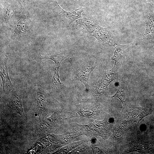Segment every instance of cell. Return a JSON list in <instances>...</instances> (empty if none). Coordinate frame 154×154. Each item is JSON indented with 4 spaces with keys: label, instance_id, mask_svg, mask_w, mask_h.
<instances>
[{
    "label": "cell",
    "instance_id": "obj_13",
    "mask_svg": "<svg viewBox=\"0 0 154 154\" xmlns=\"http://www.w3.org/2000/svg\"><path fill=\"white\" fill-rule=\"evenodd\" d=\"M56 114H53L49 117L42 122L40 128L44 131H47L54 125L56 121Z\"/></svg>",
    "mask_w": 154,
    "mask_h": 154
},
{
    "label": "cell",
    "instance_id": "obj_3",
    "mask_svg": "<svg viewBox=\"0 0 154 154\" xmlns=\"http://www.w3.org/2000/svg\"><path fill=\"white\" fill-rule=\"evenodd\" d=\"M92 35L102 44L106 46L114 47L118 43L116 35L112 31L99 25Z\"/></svg>",
    "mask_w": 154,
    "mask_h": 154
},
{
    "label": "cell",
    "instance_id": "obj_12",
    "mask_svg": "<svg viewBox=\"0 0 154 154\" xmlns=\"http://www.w3.org/2000/svg\"><path fill=\"white\" fill-rule=\"evenodd\" d=\"M69 55L65 52L50 56H40L41 59H49L53 60L55 63V67H60L62 61L66 58L68 57Z\"/></svg>",
    "mask_w": 154,
    "mask_h": 154
},
{
    "label": "cell",
    "instance_id": "obj_5",
    "mask_svg": "<svg viewBox=\"0 0 154 154\" xmlns=\"http://www.w3.org/2000/svg\"><path fill=\"white\" fill-rule=\"evenodd\" d=\"M29 26V20L24 15L20 16L13 29L11 38L14 40L21 38L26 33Z\"/></svg>",
    "mask_w": 154,
    "mask_h": 154
},
{
    "label": "cell",
    "instance_id": "obj_17",
    "mask_svg": "<svg viewBox=\"0 0 154 154\" xmlns=\"http://www.w3.org/2000/svg\"></svg>",
    "mask_w": 154,
    "mask_h": 154
},
{
    "label": "cell",
    "instance_id": "obj_6",
    "mask_svg": "<svg viewBox=\"0 0 154 154\" xmlns=\"http://www.w3.org/2000/svg\"><path fill=\"white\" fill-rule=\"evenodd\" d=\"M128 46L127 45H122L118 43L114 46L115 50L111 59L115 61V63L110 71L116 73L121 67L125 58Z\"/></svg>",
    "mask_w": 154,
    "mask_h": 154
},
{
    "label": "cell",
    "instance_id": "obj_11",
    "mask_svg": "<svg viewBox=\"0 0 154 154\" xmlns=\"http://www.w3.org/2000/svg\"><path fill=\"white\" fill-rule=\"evenodd\" d=\"M146 15L147 20L145 37L146 39L154 40V15L150 6L147 7Z\"/></svg>",
    "mask_w": 154,
    "mask_h": 154
},
{
    "label": "cell",
    "instance_id": "obj_4",
    "mask_svg": "<svg viewBox=\"0 0 154 154\" xmlns=\"http://www.w3.org/2000/svg\"><path fill=\"white\" fill-rule=\"evenodd\" d=\"M8 58L5 57L1 59L0 77L2 81L3 91L8 93L13 90V86L9 76L7 62Z\"/></svg>",
    "mask_w": 154,
    "mask_h": 154
},
{
    "label": "cell",
    "instance_id": "obj_9",
    "mask_svg": "<svg viewBox=\"0 0 154 154\" xmlns=\"http://www.w3.org/2000/svg\"><path fill=\"white\" fill-rule=\"evenodd\" d=\"M98 25L95 22L83 18L76 20L73 23V27L75 29L92 33Z\"/></svg>",
    "mask_w": 154,
    "mask_h": 154
},
{
    "label": "cell",
    "instance_id": "obj_7",
    "mask_svg": "<svg viewBox=\"0 0 154 154\" xmlns=\"http://www.w3.org/2000/svg\"><path fill=\"white\" fill-rule=\"evenodd\" d=\"M36 92V101L38 115L40 121L42 122L46 113L47 101L45 93L40 86H35Z\"/></svg>",
    "mask_w": 154,
    "mask_h": 154
},
{
    "label": "cell",
    "instance_id": "obj_1",
    "mask_svg": "<svg viewBox=\"0 0 154 154\" xmlns=\"http://www.w3.org/2000/svg\"><path fill=\"white\" fill-rule=\"evenodd\" d=\"M15 0H0L1 19L3 26L13 23L21 6Z\"/></svg>",
    "mask_w": 154,
    "mask_h": 154
},
{
    "label": "cell",
    "instance_id": "obj_15",
    "mask_svg": "<svg viewBox=\"0 0 154 154\" xmlns=\"http://www.w3.org/2000/svg\"><path fill=\"white\" fill-rule=\"evenodd\" d=\"M111 97L112 98H117L121 101L123 105L122 112L125 105V94L124 91L119 86L118 90Z\"/></svg>",
    "mask_w": 154,
    "mask_h": 154
},
{
    "label": "cell",
    "instance_id": "obj_10",
    "mask_svg": "<svg viewBox=\"0 0 154 154\" xmlns=\"http://www.w3.org/2000/svg\"><path fill=\"white\" fill-rule=\"evenodd\" d=\"M55 1L59 8L61 17L63 20L68 24H70L76 19L82 17L81 13L83 11V8L80 7L72 12H67L60 7L57 0H55Z\"/></svg>",
    "mask_w": 154,
    "mask_h": 154
},
{
    "label": "cell",
    "instance_id": "obj_16",
    "mask_svg": "<svg viewBox=\"0 0 154 154\" xmlns=\"http://www.w3.org/2000/svg\"><path fill=\"white\" fill-rule=\"evenodd\" d=\"M20 5L23 10H29L32 6L33 0H15Z\"/></svg>",
    "mask_w": 154,
    "mask_h": 154
},
{
    "label": "cell",
    "instance_id": "obj_2",
    "mask_svg": "<svg viewBox=\"0 0 154 154\" xmlns=\"http://www.w3.org/2000/svg\"><path fill=\"white\" fill-rule=\"evenodd\" d=\"M96 66V62L93 60L86 61L82 64L76 71L72 80L81 82L85 86L86 91L89 89V80L92 72Z\"/></svg>",
    "mask_w": 154,
    "mask_h": 154
},
{
    "label": "cell",
    "instance_id": "obj_8",
    "mask_svg": "<svg viewBox=\"0 0 154 154\" xmlns=\"http://www.w3.org/2000/svg\"><path fill=\"white\" fill-rule=\"evenodd\" d=\"M12 91L9 92L8 98L9 103L15 111L22 117L25 118L22 104V95L17 91Z\"/></svg>",
    "mask_w": 154,
    "mask_h": 154
},
{
    "label": "cell",
    "instance_id": "obj_14",
    "mask_svg": "<svg viewBox=\"0 0 154 154\" xmlns=\"http://www.w3.org/2000/svg\"><path fill=\"white\" fill-rule=\"evenodd\" d=\"M52 83V86L56 90L60 89L62 88V85L60 80L59 71L53 70Z\"/></svg>",
    "mask_w": 154,
    "mask_h": 154
}]
</instances>
